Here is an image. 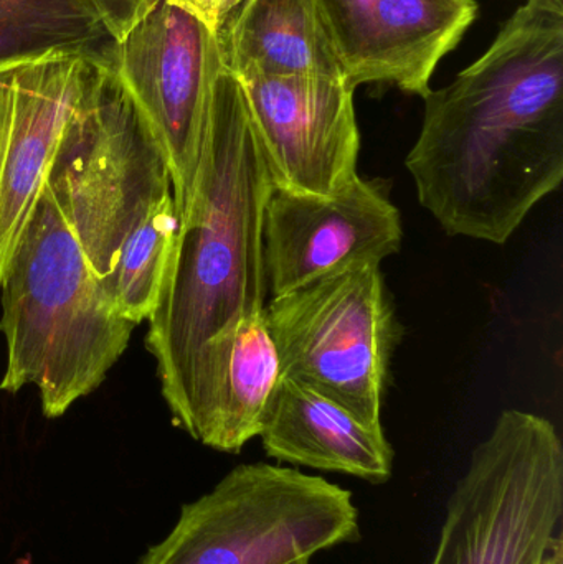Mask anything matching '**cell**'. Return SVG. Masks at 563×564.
<instances>
[{
    "mask_svg": "<svg viewBox=\"0 0 563 564\" xmlns=\"http://www.w3.org/2000/svg\"><path fill=\"white\" fill-rule=\"evenodd\" d=\"M45 187L116 311L148 321L177 208L164 154L105 59L89 66Z\"/></svg>",
    "mask_w": 563,
    "mask_h": 564,
    "instance_id": "cell-3",
    "label": "cell"
},
{
    "mask_svg": "<svg viewBox=\"0 0 563 564\" xmlns=\"http://www.w3.org/2000/svg\"><path fill=\"white\" fill-rule=\"evenodd\" d=\"M542 564H563V533L559 532Z\"/></svg>",
    "mask_w": 563,
    "mask_h": 564,
    "instance_id": "cell-19",
    "label": "cell"
},
{
    "mask_svg": "<svg viewBox=\"0 0 563 564\" xmlns=\"http://www.w3.org/2000/svg\"><path fill=\"white\" fill-rule=\"evenodd\" d=\"M258 437L267 456L281 464L344 474L372 486L393 476L396 453L382 426L362 423L346 408L284 375Z\"/></svg>",
    "mask_w": 563,
    "mask_h": 564,
    "instance_id": "cell-14",
    "label": "cell"
},
{
    "mask_svg": "<svg viewBox=\"0 0 563 564\" xmlns=\"http://www.w3.org/2000/svg\"><path fill=\"white\" fill-rule=\"evenodd\" d=\"M2 289L7 367L0 390H39L46 417L93 393L124 354L134 322L96 281L62 212L43 185Z\"/></svg>",
    "mask_w": 563,
    "mask_h": 564,
    "instance_id": "cell-4",
    "label": "cell"
},
{
    "mask_svg": "<svg viewBox=\"0 0 563 564\" xmlns=\"http://www.w3.org/2000/svg\"><path fill=\"white\" fill-rule=\"evenodd\" d=\"M112 45L89 0H0V76L48 59H105Z\"/></svg>",
    "mask_w": 563,
    "mask_h": 564,
    "instance_id": "cell-16",
    "label": "cell"
},
{
    "mask_svg": "<svg viewBox=\"0 0 563 564\" xmlns=\"http://www.w3.org/2000/svg\"><path fill=\"white\" fill-rule=\"evenodd\" d=\"M195 10L214 29L220 30L221 23L240 6L243 0H174Z\"/></svg>",
    "mask_w": 563,
    "mask_h": 564,
    "instance_id": "cell-18",
    "label": "cell"
},
{
    "mask_svg": "<svg viewBox=\"0 0 563 564\" xmlns=\"http://www.w3.org/2000/svg\"><path fill=\"white\" fill-rule=\"evenodd\" d=\"M3 76H0V85H2Z\"/></svg>",
    "mask_w": 563,
    "mask_h": 564,
    "instance_id": "cell-22",
    "label": "cell"
},
{
    "mask_svg": "<svg viewBox=\"0 0 563 564\" xmlns=\"http://www.w3.org/2000/svg\"><path fill=\"white\" fill-rule=\"evenodd\" d=\"M158 141L177 218L194 188L215 82L220 36L187 6L162 0L105 58Z\"/></svg>",
    "mask_w": 563,
    "mask_h": 564,
    "instance_id": "cell-8",
    "label": "cell"
},
{
    "mask_svg": "<svg viewBox=\"0 0 563 564\" xmlns=\"http://www.w3.org/2000/svg\"><path fill=\"white\" fill-rule=\"evenodd\" d=\"M402 215L382 181L359 174L334 197L274 191L264 210L263 257L273 297L380 267L399 253Z\"/></svg>",
    "mask_w": 563,
    "mask_h": 564,
    "instance_id": "cell-9",
    "label": "cell"
},
{
    "mask_svg": "<svg viewBox=\"0 0 563 564\" xmlns=\"http://www.w3.org/2000/svg\"><path fill=\"white\" fill-rule=\"evenodd\" d=\"M526 6L534 7L539 10H548V12L559 13L563 15V0H528Z\"/></svg>",
    "mask_w": 563,
    "mask_h": 564,
    "instance_id": "cell-20",
    "label": "cell"
},
{
    "mask_svg": "<svg viewBox=\"0 0 563 564\" xmlns=\"http://www.w3.org/2000/svg\"><path fill=\"white\" fill-rule=\"evenodd\" d=\"M218 36L225 68L238 79L344 78L314 0H243Z\"/></svg>",
    "mask_w": 563,
    "mask_h": 564,
    "instance_id": "cell-15",
    "label": "cell"
},
{
    "mask_svg": "<svg viewBox=\"0 0 563 564\" xmlns=\"http://www.w3.org/2000/svg\"><path fill=\"white\" fill-rule=\"evenodd\" d=\"M268 328L283 375L382 426L390 361L400 337L380 267L334 274L271 299Z\"/></svg>",
    "mask_w": 563,
    "mask_h": 564,
    "instance_id": "cell-7",
    "label": "cell"
},
{
    "mask_svg": "<svg viewBox=\"0 0 563 564\" xmlns=\"http://www.w3.org/2000/svg\"><path fill=\"white\" fill-rule=\"evenodd\" d=\"M359 540L350 490L296 467L240 464L185 503L139 564H291Z\"/></svg>",
    "mask_w": 563,
    "mask_h": 564,
    "instance_id": "cell-5",
    "label": "cell"
},
{
    "mask_svg": "<svg viewBox=\"0 0 563 564\" xmlns=\"http://www.w3.org/2000/svg\"><path fill=\"white\" fill-rule=\"evenodd\" d=\"M273 192L243 86L224 63L194 188L148 317L145 341L174 420L204 345L264 311L263 224Z\"/></svg>",
    "mask_w": 563,
    "mask_h": 564,
    "instance_id": "cell-2",
    "label": "cell"
},
{
    "mask_svg": "<svg viewBox=\"0 0 563 564\" xmlns=\"http://www.w3.org/2000/svg\"><path fill=\"white\" fill-rule=\"evenodd\" d=\"M281 378L264 311L247 315L202 348L175 423L210 449L238 454L260 436Z\"/></svg>",
    "mask_w": 563,
    "mask_h": 564,
    "instance_id": "cell-13",
    "label": "cell"
},
{
    "mask_svg": "<svg viewBox=\"0 0 563 564\" xmlns=\"http://www.w3.org/2000/svg\"><path fill=\"white\" fill-rule=\"evenodd\" d=\"M562 519L557 427L541 414L502 411L450 494L430 564H542Z\"/></svg>",
    "mask_w": 563,
    "mask_h": 564,
    "instance_id": "cell-6",
    "label": "cell"
},
{
    "mask_svg": "<svg viewBox=\"0 0 563 564\" xmlns=\"http://www.w3.org/2000/svg\"><path fill=\"white\" fill-rule=\"evenodd\" d=\"M98 12L106 32L121 42L162 0H89Z\"/></svg>",
    "mask_w": 563,
    "mask_h": 564,
    "instance_id": "cell-17",
    "label": "cell"
},
{
    "mask_svg": "<svg viewBox=\"0 0 563 564\" xmlns=\"http://www.w3.org/2000/svg\"><path fill=\"white\" fill-rule=\"evenodd\" d=\"M291 564H311V558L300 560V562H294Z\"/></svg>",
    "mask_w": 563,
    "mask_h": 564,
    "instance_id": "cell-21",
    "label": "cell"
},
{
    "mask_svg": "<svg viewBox=\"0 0 563 564\" xmlns=\"http://www.w3.org/2000/svg\"><path fill=\"white\" fill-rule=\"evenodd\" d=\"M59 58L23 66L0 85V280L42 195L89 66Z\"/></svg>",
    "mask_w": 563,
    "mask_h": 564,
    "instance_id": "cell-12",
    "label": "cell"
},
{
    "mask_svg": "<svg viewBox=\"0 0 563 564\" xmlns=\"http://www.w3.org/2000/svg\"><path fill=\"white\" fill-rule=\"evenodd\" d=\"M423 99L405 159L420 205L450 237L505 245L563 181V15L521 7Z\"/></svg>",
    "mask_w": 563,
    "mask_h": 564,
    "instance_id": "cell-1",
    "label": "cell"
},
{
    "mask_svg": "<svg viewBox=\"0 0 563 564\" xmlns=\"http://www.w3.org/2000/svg\"><path fill=\"white\" fill-rule=\"evenodd\" d=\"M353 88L386 83L425 98L478 15L476 0H314Z\"/></svg>",
    "mask_w": 563,
    "mask_h": 564,
    "instance_id": "cell-11",
    "label": "cell"
},
{
    "mask_svg": "<svg viewBox=\"0 0 563 564\" xmlns=\"http://www.w3.org/2000/svg\"><path fill=\"white\" fill-rule=\"evenodd\" d=\"M274 191L334 197L357 175L360 132L344 78L238 79Z\"/></svg>",
    "mask_w": 563,
    "mask_h": 564,
    "instance_id": "cell-10",
    "label": "cell"
}]
</instances>
